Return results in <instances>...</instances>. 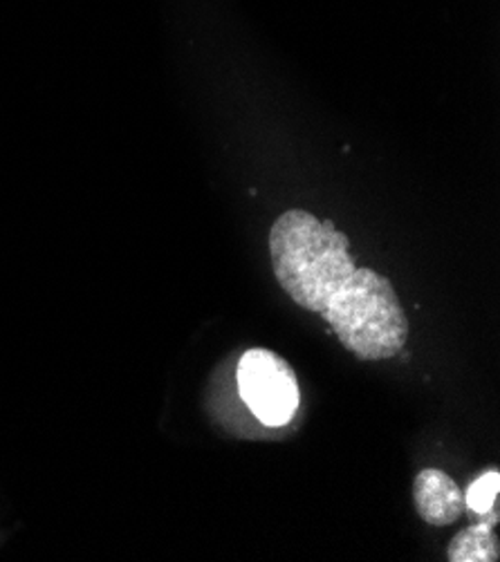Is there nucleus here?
<instances>
[{
  "label": "nucleus",
  "mask_w": 500,
  "mask_h": 562,
  "mask_svg": "<svg viewBox=\"0 0 500 562\" xmlns=\"http://www.w3.org/2000/svg\"><path fill=\"white\" fill-rule=\"evenodd\" d=\"M321 316L340 344L366 361L398 357L409 339V318L393 283L368 267H357Z\"/></svg>",
  "instance_id": "nucleus-2"
},
{
  "label": "nucleus",
  "mask_w": 500,
  "mask_h": 562,
  "mask_svg": "<svg viewBox=\"0 0 500 562\" xmlns=\"http://www.w3.org/2000/svg\"><path fill=\"white\" fill-rule=\"evenodd\" d=\"M241 400L265 426H286L301 404L299 381L292 366L271 350H247L236 368Z\"/></svg>",
  "instance_id": "nucleus-3"
},
{
  "label": "nucleus",
  "mask_w": 500,
  "mask_h": 562,
  "mask_svg": "<svg viewBox=\"0 0 500 562\" xmlns=\"http://www.w3.org/2000/svg\"><path fill=\"white\" fill-rule=\"evenodd\" d=\"M415 509L424 522L449 527L465 514V493L440 469H424L413 482Z\"/></svg>",
  "instance_id": "nucleus-4"
},
{
  "label": "nucleus",
  "mask_w": 500,
  "mask_h": 562,
  "mask_svg": "<svg viewBox=\"0 0 500 562\" xmlns=\"http://www.w3.org/2000/svg\"><path fill=\"white\" fill-rule=\"evenodd\" d=\"M452 562H496L500 555V544L493 533V525L476 522L463 529L449 544Z\"/></svg>",
  "instance_id": "nucleus-5"
},
{
  "label": "nucleus",
  "mask_w": 500,
  "mask_h": 562,
  "mask_svg": "<svg viewBox=\"0 0 500 562\" xmlns=\"http://www.w3.org/2000/svg\"><path fill=\"white\" fill-rule=\"evenodd\" d=\"M498 491H500V473L487 471L482 473L465 495V509L476 514L482 522L498 525Z\"/></svg>",
  "instance_id": "nucleus-6"
},
{
  "label": "nucleus",
  "mask_w": 500,
  "mask_h": 562,
  "mask_svg": "<svg viewBox=\"0 0 500 562\" xmlns=\"http://www.w3.org/2000/svg\"><path fill=\"white\" fill-rule=\"evenodd\" d=\"M271 269L284 292L303 310L323 314L330 296L357 271L348 236L330 220L290 209L269 229Z\"/></svg>",
  "instance_id": "nucleus-1"
}]
</instances>
